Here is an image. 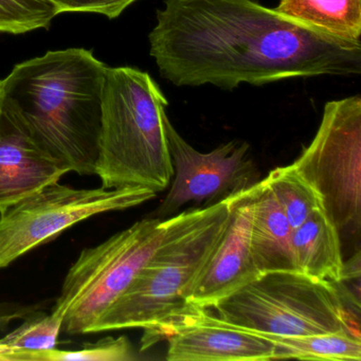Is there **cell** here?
Segmentation results:
<instances>
[{"mask_svg":"<svg viewBox=\"0 0 361 361\" xmlns=\"http://www.w3.org/2000/svg\"><path fill=\"white\" fill-rule=\"evenodd\" d=\"M255 189L257 183L236 194L221 240L185 295L188 305L212 308L262 276L250 248Z\"/></svg>","mask_w":361,"mask_h":361,"instance_id":"8fae6325","label":"cell"},{"mask_svg":"<svg viewBox=\"0 0 361 361\" xmlns=\"http://www.w3.org/2000/svg\"><path fill=\"white\" fill-rule=\"evenodd\" d=\"M264 180L293 230L314 210L323 209L318 194L300 176L293 164L274 169Z\"/></svg>","mask_w":361,"mask_h":361,"instance_id":"e0dca14e","label":"cell"},{"mask_svg":"<svg viewBox=\"0 0 361 361\" xmlns=\"http://www.w3.org/2000/svg\"><path fill=\"white\" fill-rule=\"evenodd\" d=\"M59 14L49 0H0V32L23 35L48 28Z\"/></svg>","mask_w":361,"mask_h":361,"instance_id":"d6986e66","label":"cell"},{"mask_svg":"<svg viewBox=\"0 0 361 361\" xmlns=\"http://www.w3.org/2000/svg\"><path fill=\"white\" fill-rule=\"evenodd\" d=\"M69 172L27 128L0 111V213Z\"/></svg>","mask_w":361,"mask_h":361,"instance_id":"7c38bea8","label":"cell"},{"mask_svg":"<svg viewBox=\"0 0 361 361\" xmlns=\"http://www.w3.org/2000/svg\"><path fill=\"white\" fill-rule=\"evenodd\" d=\"M166 106L149 73L107 67L94 171L104 189L145 188L158 193L170 185L174 170L162 117Z\"/></svg>","mask_w":361,"mask_h":361,"instance_id":"277c9868","label":"cell"},{"mask_svg":"<svg viewBox=\"0 0 361 361\" xmlns=\"http://www.w3.org/2000/svg\"><path fill=\"white\" fill-rule=\"evenodd\" d=\"M23 323L0 339V348L7 350H50L56 348L62 331L63 318L37 310L23 319Z\"/></svg>","mask_w":361,"mask_h":361,"instance_id":"ac0fdd59","label":"cell"},{"mask_svg":"<svg viewBox=\"0 0 361 361\" xmlns=\"http://www.w3.org/2000/svg\"><path fill=\"white\" fill-rule=\"evenodd\" d=\"M339 283L316 280L297 271L262 274L213 306L217 318L238 329L278 336L350 333Z\"/></svg>","mask_w":361,"mask_h":361,"instance_id":"5b68a950","label":"cell"},{"mask_svg":"<svg viewBox=\"0 0 361 361\" xmlns=\"http://www.w3.org/2000/svg\"><path fill=\"white\" fill-rule=\"evenodd\" d=\"M291 234L284 212L265 180H259L253 197L250 230L251 255L259 274L297 271Z\"/></svg>","mask_w":361,"mask_h":361,"instance_id":"4fadbf2b","label":"cell"},{"mask_svg":"<svg viewBox=\"0 0 361 361\" xmlns=\"http://www.w3.org/2000/svg\"><path fill=\"white\" fill-rule=\"evenodd\" d=\"M274 10L323 35L361 42V0H281Z\"/></svg>","mask_w":361,"mask_h":361,"instance_id":"9a60e30c","label":"cell"},{"mask_svg":"<svg viewBox=\"0 0 361 361\" xmlns=\"http://www.w3.org/2000/svg\"><path fill=\"white\" fill-rule=\"evenodd\" d=\"M295 269L316 280L341 282L340 232L323 209L314 210L291 234Z\"/></svg>","mask_w":361,"mask_h":361,"instance_id":"5bb4252c","label":"cell"},{"mask_svg":"<svg viewBox=\"0 0 361 361\" xmlns=\"http://www.w3.org/2000/svg\"><path fill=\"white\" fill-rule=\"evenodd\" d=\"M156 195L145 188L73 189L50 183L0 213V269L85 219L134 208Z\"/></svg>","mask_w":361,"mask_h":361,"instance_id":"ba28073f","label":"cell"},{"mask_svg":"<svg viewBox=\"0 0 361 361\" xmlns=\"http://www.w3.org/2000/svg\"><path fill=\"white\" fill-rule=\"evenodd\" d=\"M320 197L338 231L361 226V98L324 105L314 139L293 164Z\"/></svg>","mask_w":361,"mask_h":361,"instance_id":"52a82bcc","label":"cell"},{"mask_svg":"<svg viewBox=\"0 0 361 361\" xmlns=\"http://www.w3.org/2000/svg\"><path fill=\"white\" fill-rule=\"evenodd\" d=\"M149 54L173 85H264L361 73V42L306 28L255 0H164Z\"/></svg>","mask_w":361,"mask_h":361,"instance_id":"6da1fadb","label":"cell"},{"mask_svg":"<svg viewBox=\"0 0 361 361\" xmlns=\"http://www.w3.org/2000/svg\"><path fill=\"white\" fill-rule=\"evenodd\" d=\"M255 333L274 343L276 348V360L289 358L324 361L361 360V339L354 334L278 336L259 331Z\"/></svg>","mask_w":361,"mask_h":361,"instance_id":"2e32d148","label":"cell"},{"mask_svg":"<svg viewBox=\"0 0 361 361\" xmlns=\"http://www.w3.org/2000/svg\"><path fill=\"white\" fill-rule=\"evenodd\" d=\"M39 310L37 304L16 303V302H1L0 303V331H5L12 322L23 320L35 310Z\"/></svg>","mask_w":361,"mask_h":361,"instance_id":"44dd1931","label":"cell"},{"mask_svg":"<svg viewBox=\"0 0 361 361\" xmlns=\"http://www.w3.org/2000/svg\"><path fill=\"white\" fill-rule=\"evenodd\" d=\"M168 339L169 361H270L276 348L255 331L238 329L206 308L188 305L154 338Z\"/></svg>","mask_w":361,"mask_h":361,"instance_id":"30bf717a","label":"cell"},{"mask_svg":"<svg viewBox=\"0 0 361 361\" xmlns=\"http://www.w3.org/2000/svg\"><path fill=\"white\" fill-rule=\"evenodd\" d=\"M58 8L60 13L64 12H86L99 13L109 20L117 18L126 8L137 0H49Z\"/></svg>","mask_w":361,"mask_h":361,"instance_id":"ffe728a7","label":"cell"},{"mask_svg":"<svg viewBox=\"0 0 361 361\" xmlns=\"http://www.w3.org/2000/svg\"><path fill=\"white\" fill-rule=\"evenodd\" d=\"M162 117L174 179L156 217L166 219L189 202L215 204L259 183L248 143L230 141L202 153L179 135L166 111Z\"/></svg>","mask_w":361,"mask_h":361,"instance_id":"9c48e42d","label":"cell"},{"mask_svg":"<svg viewBox=\"0 0 361 361\" xmlns=\"http://www.w3.org/2000/svg\"><path fill=\"white\" fill-rule=\"evenodd\" d=\"M236 194L168 219L155 252L92 333L141 329L142 350L153 345L156 335L188 307L185 295L221 240Z\"/></svg>","mask_w":361,"mask_h":361,"instance_id":"3957f363","label":"cell"},{"mask_svg":"<svg viewBox=\"0 0 361 361\" xmlns=\"http://www.w3.org/2000/svg\"><path fill=\"white\" fill-rule=\"evenodd\" d=\"M166 225L168 219L149 217L82 251L52 308L63 318L62 331L69 335L92 333L94 324L155 252Z\"/></svg>","mask_w":361,"mask_h":361,"instance_id":"8992f818","label":"cell"},{"mask_svg":"<svg viewBox=\"0 0 361 361\" xmlns=\"http://www.w3.org/2000/svg\"><path fill=\"white\" fill-rule=\"evenodd\" d=\"M107 66L82 48L20 63L0 81V111L79 175H94Z\"/></svg>","mask_w":361,"mask_h":361,"instance_id":"7a4b0ae2","label":"cell"}]
</instances>
